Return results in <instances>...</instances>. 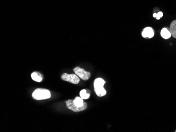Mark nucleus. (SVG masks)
<instances>
[{
    "instance_id": "20e7f679",
    "label": "nucleus",
    "mask_w": 176,
    "mask_h": 132,
    "mask_svg": "<svg viewBox=\"0 0 176 132\" xmlns=\"http://www.w3.org/2000/svg\"><path fill=\"white\" fill-rule=\"evenodd\" d=\"M65 103L66 105L67 108L69 109L72 110V111L74 112H79L81 111H83L85 110L87 108V104L85 103L83 106L81 108H78L77 106H75V105L73 103V100L72 99H69L66 101H65Z\"/></svg>"
},
{
    "instance_id": "6e6552de",
    "label": "nucleus",
    "mask_w": 176,
    "mask_h": 132,
    "mask_svg": "<svg viewBox=\"0 0 176 132\" xmlns=\"http://www.w3.org/2000/svg\"><path fill=\"white\" fill-rule=\"evenodd\" d=\"M161 36L165 39H168L171 36V34L169 30L165 28L161 31Z\"/></svg>"
},
{
    "instance_id": "9b49d317",
    "label": "nucleus",
    "mask_w": 176,
    "mask_h": 132,
    "mask_svg": "<svg viewBox=\"0 0 176 132\" xmlns=\"http://www.w3.org/2000/svg\"><path fill=\"white\" fill-rule=\"evenodd\" d=\"M80 96L83 99H88L90 97V94L89 93H87L86 90H82L80 91Z\"/></svg>"
},
{
    "instance_id": "39448f33",
    "label": "nucleus",
    "mask_w": 176,
    "mask_h": 132,
    "mask_svg": "<svg viewBox=\"0 0 176 132\" xmlns=\"http://www.w3.org/2000/svg\"><path fill=\"white\" fill-rule=\"evenodd\" d=\"M75 74L84 81L88 80L91 76V73L89 72H86L84 69L80 67H76L73 69Z\"/></svg>"
},
{
    "instance_id": "f8f14e48",
    "label": "nucleus",
    "mask_w": 176,
    "mask_h": 132,
    "mask_svg": "<svg viewBox=\"0 0 176 132\" xmlns=\"http://www.w3.org/2000/svg\"><path fill=\"white\" fill-rule=\"evenodd\" d=\"M163 16V13L162 12H159L158 13H155L153 14V16L154 17H156L157 20H159L161 18V17H162Z\"/></svg>"
},
{
    "instance_id": "9d476101",
    "label": "nucleus",
    "mask_w": 176,
    "mask_h": 132,
    "mask_svg": "<svg viewBox=\"0 0 176 132\" xmlns=\"http://www.w3.org/2000/svg\"><path fill=\"white\" fill-rule=\"evenodd\" d=\"M31 77L33 79V80L38 82H40L42 81V77L41 75L38 72L32 73L31 74Z\"/></svg>"
},
{
    "instance_id": "423d86ee",
    "label": "nucleus",
    "mask_w": 176,
    "mask_h": 132,
    "mask_svg": "<svg viewBox=\"0 0 176 132\" xmlns=\"http://www.w3.org/2000/svg\"><path fill=\"white\" fill-rule=\"evenodd\" d=\"M142 36L144 38H152L154 36V31L151 27H147L144 29L142 32Z\"/></svg>"
},
{
    "instance_id": "f03ea898",
    "label": "nucleus",
    "mask_w": 176,
    "mask_h": 132,
    "mask_svg": "<svg viewBox=\"0 0 176 132\" xmlns=\"http://www.w3.org/2000/svg\"><path fill=\"white\" fill-rule=\"evenodd\" d=\"M51 93L46 89H37L32 93V97L36 100H42L49 98Z\"/></svg>"
},
{
    "instance_id": "ddd939ff",
    "label": "nucleus",
    "mask_w": 176,
    "mask_h": 132,
    "mask_svg": "<svg viewBox=\"0 0 176 132\" xmlns=\"http://www.w3.org/2000/svg\"><path fill=\"white\" fill-rule=\"evenodd\" d=\"M175 132H176V130H175Z\"/></svg>"
},
{
    "instance_id": "0eeeda50",
    "label": "nucleus",
    "mask_w": 176,
    "mask_h": 132,
    "mask_svg": "<svg viewBox=\"0 0 176 132\" xmlns=\"http://www.w3.org/2000/svg\"><path fill=\"white\" fill-rule=\"evenodd\" d=\"M169 30L171 32V35L176 39V20L173 21L170 25Z\"/></svg>"
},
{
    "instance_id": "7ed1b4c3",
    "label": "nucleus",
    "mask_w": 176,
    "mask_h": 132,
    "mask_svg": "<svg viewBox=\"0 0 176 132\" xmlns=\"http://www.w3.org/2000/svg\"><path fill=\"white\" fill-rule=\"evenodd\" d=\"M61 79L63 81L69 82L74 84H77L80 82L79 77L76 74H68L64 73L61 76Z\"/></svg>"
},
{
    "instance_id": "1a4fd4ad",
    "label": "nucleus",
    "mask_w": 176,
    "mask_h": 132,
    "mask_svg": "<svg viewBox=\"0 0 176 132\" xmlns=\"http://www.w3.org/2000/svg\"><path fill=\"white\" fill-rule=\"evenodd\" d=\"M73 103L78 108L82 107L86 102H83V99H82L81 97H77L74 100Z\"/></svg>"
},
{
    "instance_id": "f257e3e1",
    "label": "nucleus",
    "mask_w": 176,
    "mask_h": 132,
    "mask_svg": "<svg viewBox=\"0 0 176 132\" xmlns=\"http://www.w3.org/2000/svg\"><path fill=\"white\" fill-rule=\"evenodd\" d=\"M106 83V81L101 78H97L94 81V92L99 97L106 95L107 92L104 86Z\"/></svg>"
}]
</instances>
